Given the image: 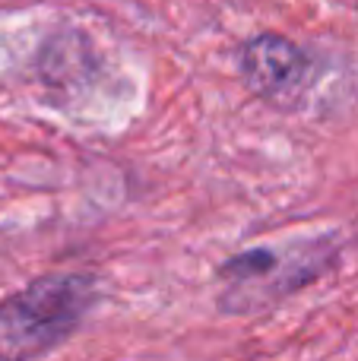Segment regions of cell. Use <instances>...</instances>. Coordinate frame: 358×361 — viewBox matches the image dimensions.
Returning a JSON list of instances; mask_svg holds the SVG:
<instances>
[{"label": "cell", "mask_w": 358, "mask_h": 361, "mask_svg": "<svg viewBox=\"0 0 358 361\" xmlns=\"http://www.w3.org/2000/svg\"><path fill=\"white\" fill-rule=\"evenodd\" d=\"M99 301L89 273H48L0 301V358L29 361L61 349Z\"/></svg>", "instance_id": "1"}, {"label": "cell", "mask_w": 358, "mask_h": 361, "mask_svg": "<svg viewBox=\"0 0 358 361\" xmlns=\"http://www.w3.org/2000/svg\"><path fill=\"white\" fill-rule=\"evenodd\" d=\"M308 54L276 32H264V35L251 38L238 57L245 86L254 95L270 102H279L289 92H295L308 76Z\"/></svg>", "instance_id": "2"}, {"label": "cell", "mask_w": 358, "mask_h": 361, "mask_svg": "<svg viewBox=\"0 0 358 361\" xmlns=\"http://www.w3.org/2000/svg\"><path fill=\"white\" fill-rule=\"evenodd\" d=\"M279 267H283V254L279 250L254 247V250H241V254L228 257L219 267V276L228 282V288H241V286H251V282L273 276Z\"/></svg>", "instance_id": "4"}, {"label": "cell", "mask_w": 358, "mask_h": 361, "mask_svg": "<svg viewBox=\"0 0 358 361\" xmlns=\"http://www.w3.org/2000/svg\"><path fill=\"white\" fill-rule=\"evenodd\" d=\"M35 67L48 86L76 89L99 70V54L92 51V42L82 32H61L42 44Z\"/></svg>", "instance_id": "3"}]
</instances>
